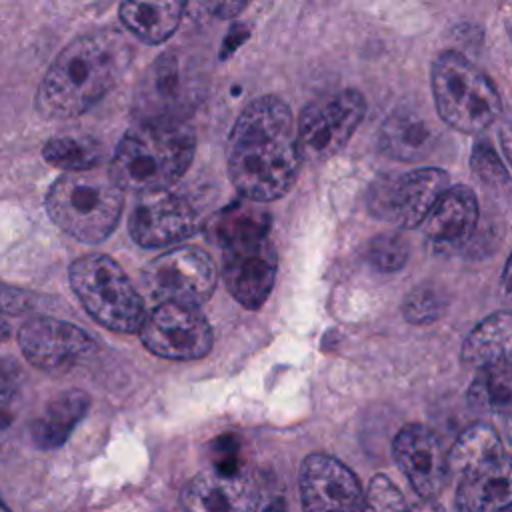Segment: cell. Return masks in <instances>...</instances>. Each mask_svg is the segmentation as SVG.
Segmentation results:
<instances>
[{
	"label": "cell",
	"mask_w": 512,
	"mask_h": 512,
	"mask_svg": "<svg viewBox=\"0 0 512 512\" xmlns=\"http://www.w3.org/2000/svg\"><path fill=\"white\" fill-rule=\"evenodd\" d=\"M508 512H512V508H510V510H508Z\"/></svg>",
	"instance_id": "cell-42"
},
{
	"label": "cell",
	"mask_w": 512,
	"mask_h": 512,
	"mask_svg": "<svg viewBox=\"0 0 512 512\" xmlns=\"http://www.w3.org/2000/svg\"><path fill=\"white\" fill-rule=\"evenodd\" d=\"M194 150L196 136L184 120H140L122 136L110 176L122 190H164L188 170Z\"/></svg>",
	"instance_id": "cell-3"
},
{
	"label": "cell",
	"mask_w": 512,
	"mask_h": 512,
	"mask_svg": "<svg viewBox=\"0 0 512 512\" xmlns=\"http://www.w3.org/2000/svg\"><path fill=\"white\" fill-rule=\"evenodd\" d=\"M448 174L440 168H418L394 180H384L372 192V210L400 228L424 222L440 196L448 190Z\"/></svg>",
	"instance_id": "cell-10"
},
{
	"label": "cell",
	"mask_w": 512,
	"mask_h": 512,
	"mask_svg": "<svg viewBox=\"0 0 512 512\" xmlns=\"http://www.w3.org/2000/svg\"><path fill=\"white\" fill-rule=\"evenodd\" d=\"M500 144H502V150L508 158V162L512 164V120H508L502 130H500Z\"/></svg>",
	"instance_id": "cell-36"
},
{
	"label": "cell",
	"mask_w": 512,
	"mask_h": 512,
	"mask_svg": "<svg viewBox=\"0 0 512 512\" xmlns=\"http://www.w3.org/2000/svg\"><path fill=\"white\" fill-rule=\"evenodd\" d=\"M34 306V296L0 282V314H24Z\"/></svg>",
	"instance_id": "cell-32"
},
{
	"label": "cell",
	"mask_w": 512,
	"mask_h": 512,
	"mask_svg": "<svg viewBox=\"0 0 512 512\" xmlns=\"http://www.w3.org/2000/svg\"><path fill=\"white\" fill-rule=\"evenodd\" d=\"M10 336V326L0 318V340H8Z\"/></svg>",
	"instance_id": "cell-38"
},
{
	"label": "cell",
	"mask_w": 512,
	"mask_h": 512,
	"mask_svg": "<svg viewBox=\"0 0 512 512\" xmlns=\"http://www.w3.org/2000/svg\"><path fill=\"white\" fill-rule=\"evenodd\" d=\"M248 2H250V0H216L214 12H216L220 18H232V16L240 14Z\"/></svg>",
	"instance_id": "cell-35"
},
{
	"label": "cell",
	"mask_w": 512,
	"mask_h": 512,
	"mask_svg": "<svg viewBox=\"0 0 512 512\" xmlns=\"http://www.w3.org/2000/svg\"><path fill=\"white\" fill-rule=\"evenodd\" d=\"M186 0H122L124 26L146 44L168 40L184 16Z\"/></svg>",
	"instance_id": "cell-21"
},
{
	"label": "cell",
	"mask_w": 512,
	"mask_h": 512,
	"mask_svg": "<svg viewBox=\"0 0 512 512\" xmlns=\"http://www.w3.org/2000/svg\"><path fill=\"white\" fill-rule=\"evenodd\" d=\"M20 382V370L14 362L0 358V386H12L16 388V384Z\"/></svg>",
	"instance_id": "cell-34"
},
{
	"label": "cell",
	"mask_w": 512,
	"mask_h": 512,
	"mask_svg": "<svg viewBox=\"0 0 512 512\" xmlns=\"http://www.w3.org/2000/svg\"><path fill=\"white\" fill-rule=\"evenodd\" d=\"M138 332L150 352L170 360H196L212 348L210 324L192 304L158 302Z\"/></svg>",
	"instance_id": "cell-9"
},
{
	"label": "cell",
	"mask_w": 512,
	"mask_h": 512,
	"mask_svg": "<svg viewBox=\"0 0 512 512\" xmlns=\"http://www.w3.org/2000/svg\"><path fill=\"white\" fill-rule=\"evenodd\" d=\"M302 158L292 112L280 98L262 96L236 118L228 138V174L244 198L270 202L284 196Z\"/></svg>",
	"instance_id": "cell-1"
},
{
	"label": "cell",
	"mask_w": 512,
	"mask_h": 512,
	"mask_svg": "<svg viewBox=\"0 0 512 512\" xmlns=\"http://www.w3.org/2000/svg\"><path fill=\"white\" fill-rule=\"evenodd\" d=\"M370 262L382 272H394L404 266L408 258V244L398 234H380L368 244Z\"/></svg>",
	"instance_id": "cell-29"
},
{
	"label": "cell",
	"mask_w": 512,
	"mask_h": 512,
	"mask_svg": "<svg viewBox=\"0 0 512 512\" xmlns=\"http://www.w3.org/2000/svg\"><path fill=\"white\" fill-rule=\"evenodd\" d=\"M90 398L82 390H66L50 400L46 410L32 422V440L36 446L50 450L66 442L74 426L88 412Z\"/></svg>",
	"instance_id": "cell-23"
},
{
	"label": "cell",
	"mask_w": 512,
	"mask_h": 512,
	"mask_svg": "<svg viewBox=\"0 0 512 512\" xmlns=\"http://www.w3.org/2000/svg\"><path fill=\"white\" fill-rule=\"evenodd\" d=\"M398 466L422 498H434L448 476V454L438 436L420 424L404 426L392 444Z\"/></svg>",
	"instance_id": "cell-15"
},
{
	"label": "cell",
	"mask_w": 512,
	"mask_h": 512,
	"mask_svg": "<svg viewBox=\"0 0 512 512\" xmlns=\"http://www.w3.org/2000/svg\"><path fill=\"white\" fill-rule=\"evenodd\" d=\"M198 226L194 206L180 194L164 190L142 192L130 214V234L144 248L182 242Z\"/></svg>",
	"instance_id": "cell-12"
},
{
	"label": "cell",
	"mask_w": 512,
	"mask_h": 512,
	"mask_svg": "<svg viewBox=\"0 0 512 512\" xmlns=\"http://www.w3.org/2000/svg\"><path fill=\"white\" fill-rule=\"evenodd\" d=\"M304 512H360L364 494L358 478L340 460L310 454L300 470Z\"/></svg>",
	"instance_id": "cell-14"
},
{
	"label": "cell",
	"mask_w": 512,
	"mask_h": 512,
	"mask_svg": "<svg viewBox=\"0 0 512 512\" xmlns=\"http://www.w3.org/2000/svg\"><path fill=\"white\" fill-rule=\"evenodd\" d=\"M144 286L158 302L198 306L216 286V264L196 246H180L154 258L144 270Z\"/></svg>",
	"instance_id": "cell-8"
},
{
	"label": "cell",
	"mask_w": 512,
	"mask_h": 512,
	"mask_svg": "<svg viewBox=\"0 0 512 512\" xmlns=\"http://www.w3.org/2000/svg\"><path fill=\"white\" fill-rule=\"evenodd\" d=\"M506 436H508V440H510V444H512V414L508 416V424H506Z\"/></svg>",
	"instance_id": "cell-40"
},
{
	"label": "cell",
	"mask_w": 512,
	"mask_h": 512,
	"mask_svg": "<svg viewBox=\"0 0 512 512\" xmlns=\"http://www.w3.org/2000/svg\"><path fill=\"white\" fill-rule=\"evenodd\" d=\"M70 284L102 326L116 332H136L144 322V302L124 270L104 254H86L70 268Z\"/></svg>",
	"instance_id": "cell-6"
},
{
	"label": "cell",
	"mask_w": 512,
	"mask_h": 512,
	"mask_svg": "<svg viewBox=\"0 0 512 512\" xmlns=\"http://www.w3.org/2000/svg\"><path fill=\"white\" fill-rule=\"evenodd\" d=\"M104 146L92 136H54L44 146V158L66 172L98 168L104 160Z\"/></svg>",
	"instance_id": "cell-25"
},
{
	"label": "cell",
	"mask_w": 512,
	"mask_h": 512,
	"mask_svg": "<svg viewBox=\"0 0 512 512\" xmlns=\"http://www.w3.org/2000/svg\"><path fill=\"white\" fill-rule=\"evenodd\" d=\"M462 362L480 370L512 362V312L484 318L462 344Z\"/></svg>",
	"instance_id": "cell-22"
},
{
	"label": "cell",
	"mask_w": 512,
	"mask_h": 512,
	"mask_svg": "<svg viewBox=\"0 0 512 512\" xmlns=\"http://www.w3.org/2000/svg\"><path fill=\"white\" fill-rule=\"evenodd\" d=\"M478 202L468 186L448 188L424 218V236L436 248L462 246L474 232Z\"/></svg>",
	"instance_id": "cell-18"
},
{
	"label": "cell",
	"mask_w": 512,
	"mask_h": 512,
	"mask_svg": "<svg viewBox=\"0 0 512 512\" xmlns=\"http://www.w3.org/2000/svg\"><path fill=\"white\" fill-rule=\"evenodd\" d=\"M18 412V394L12 386H0V432H4Z\"/></svg>",
	"instance_id": "cell-33"
},
{
	"label": "cell",
	"mask_w": 512,
	"mask_h": 512,
	"mask_svg": "<svg viewBox=\"0 0 512 512\" xmlns=\"http://www.w3.org/2000/svg\"><path fill=\"white\" fill-rule=\"evenodd\" d=\"M500 290H502V294H504L508 300H512V256L508 258V262H506V266H504Z\"/></svg>",
	"instance_id": "cell-37"
},
{
	"label": "cell",
	"mask_w": 512,
	"mask_h": 512,
	"mask_svg": "<svg viewBox=\"0 0 512 512\" xmlns=\"http://www.w3.org/2000/svg\"><path fill=\"white\" fill-rule=\"evenodd\" d=\"M468 400L476 408L512 412V362L476 370Z\"/></svg>",
	"instance_id": "cell-26"
},
{
	"label": "cell",
	"mask_w": 512,
	"mask_h": 512,
	"mask_svg": "<svg viewBox=\"0 0 512 512\" xmlns=\"http://www.w3.org/2000/svg\"><path fill=\"white\" fill-rule=\"evenodd\" d=\"M130 60V42L114 30L74 38L54 58L38 88V112L52 120L86 112L114 88Z\"/></svg>",
	"instance_id": "cell-2"
},
{
	"label": "cell",
	"mask_w": 512,
	"mask_h": 512,
	"mask_svg": "<svg viewBox=\"0 0 512 512\" xmlns=\"http://www.w3.org/2000/svg\"><path fill=\"white\" fill-rule=\"evenodd\" d=\"M172 54H162L144 78L140 92L142 120H184V74Z\"/></svg>",
	"instance_id": "cell-20"
},
{
	"label": "cell",
	"mask_w": 512,
	"mask_h": 512,
	"mask_svg": "<svg viewBox=\"0 0 512 512\" xmlns=\"http://www.w3.org/2000/svg\"><path fill=\"white\" fill-rule=\"evenodd\" d=\"M502 444L498 434L486 424H474L466 428L448 452V472L464 474L466 470L502 456Z\"/></svg>",
	"instance_id": "cell-24"
},
{
	"label": "cell",
	"mask_w": 512,
	"mask_h": 512,
	"mask_svg": "<svg viewBox=\"0 0 512 512\" xmlns=\"http://www.w3.org/2000/svg\"><path fill=\"white\" fill-rule=\"evenodd\" d=\"M438 116L464 134L488 128L502 110L492 80L458 52H442L430 72Z\"/></svg>",
	"instance_id": "cell-5"
},
{
	"label": "cell",
	"mask_w": 512,
	"mask_h": 512,
	"mask_svg": "<svg viewBox=\"0 0 512 512\" xmlns=\"http://www.w3.org/2000/svg\"><path fill=\"white\" fill-rule=\"evenodd\" d=\"M0 512H10V510H8V506H6V504H4V500H2V496H0Z\"/></svg>",
	"instance_id": "cell-41"
},
{
	"label": "cell",
	"mask_w": 512,
	"mask_h": 512,
	"mask_svg": "<svg viewBox=\"0 0 512 512\" xmlns=\"http://www.w3.org/2000/svg\"><path fill=\"white\" fill-rule=\"evenodd\" d=\"M448 300L434 284H422L408 292L402 304V314L412 324H428L442 316Z\"/></svg>",
	"instance_id": "cell-28"
},
{
	"label": "cell",
	"mask_w": 512,
	"mask_h": 512,
	"mask_svg": "<svg viewBox=\"0 0 512 512\" xmlns=\"http://www.w3.org/2000/svg\"><path fill=\"white\" fill-rule=\"evenodd\" d=\"M366 112L364 96L346 88L310 102L296 124L304 158L324 160L334 156L350 140Z\"/></svg>",
	"instance_id": "cell-7"
},
{
	"label": "cell",
	"mask_w": 512,
	"mask_h": 512,
	"mask_svg": "<svg viewBox=\"0 0 512 512\" xmlns=\"http://www.w3.org/2000/svg\"><path fill=\"white\" fill-rule=\"evenodd\" d=\"M46 208L54 224L80 242L96 244L112 234L122 212V188L98 168L66 172L48 192Z\"/></svg>",
	"instance_id": "cell-4"
},
{
	"label": "cell",
	"mask_w": 512,
	"mask_h": 512,
	"mask_svg": "<svg viewBox=\"0 0 512 512\" xmlns=\"http://www.w3.org/2000/svg\"><path fill=\"white\" fill-rule=\"evenodd\" d=\"M264 512H286V508L280 502H272Z\"/></svg>",
	"instance_id": "cell-39"
},
{
	"label": "cell",
	"mask_w": 512,
	"mask_h": 512,
	"mask_svg": "<svg viewBox=\"0 0 512 512\" xmlns=\"http://www.w3.org/2000/svg\"><path fill=\"white\" fill-rule=\"evenodd\" d=\"M378 140L384 154L402 162H416L432 152L438 130L424 114L398 108L384 120Z\"/></svg>",
	"instance_id": "cell-19"
},
{
	"label": "cell",
	"mask_w": 512,
	"mask_h": 512,
	"mask_svg": "<svg viewBox=\"0 0 512 512\" xmlns=\"http://www.w3.org/2000/svg\"><path fill=\"white\" fill-rule=\"evenodd\" d=\"M268 224L270 220L264 212L252 208H230L214 224V236L220 246H224L240 238L264 236L268 234Z\"/></svg>",
	"instance_id": "cell-27"
},
{
	"label": "cell",
	"mask_w": 512,
	"mask_h": 512,
	"mask_svg": "<svg viewBox=\"0 0 512 512\" xmlns=\"http://www.w3.org/2000/svg\"><path fill=\"white\" fill-rule=\"evenodd\" d=\"M224 248V280L232 296L246 308H260L276 278L278 256L264 236H248L228 242Z\"/></svg>",
	"instance_id": "cell-11"
},
{
	"label": "cell",
	"mask_w": 512,
	"mask_h": 512,
	"mask_svg": "<svg viewBox=\"0 0 512 512\" xmlns=\"http://www.w3.org/2000/svg\"><path fill=\"white\" fill-rule=\"evenodd\" d=\"M258 488L244 472L210 468L198 472L182 490L184 512H254Z\"/></svg>",
	"instance_id": "cell-16"
},
{
	"label": "cell",
	"mask_w": 512,
	"mask_h": 512,
	"mask_svg": "<svg viewBox=\"0 0 512 512\" xmlns=\"http://www.w3.org/2000/svg\"><path fill=\"white\" fill-rule=\"evenodd\" d=\"M460 512H508L512 508V458L498 456L460 474Z\"/></svg>",
	"instance_id": "cell-17"
},
{
	"label": "cell",
	"mask_w": 512,
	"mask_h": 512,
	"mask_svg": "<svg viewBox=\"0 0 512 512\" xmlns=\"http://www.w3.org/2000/svg\"><path fill=\"white\" fill-rule=\"evenodd\" d=\"M20 348L30 364L46 372H66L94 352L92 338L56 318H34L20 328Z\"/></svg>",
	"instance_id": "cell-13"
},
{
	"label": "cell",
	"mask_w": 512,
	"mask_h": 512,
	"mask_svg": "<svg viewBox=\"0 0 512 512\" xmlns=\"http://www.w3.org/2000/svg\"><path fill=\"white\" fill-rule=\"evenodd\" d=\"M360 512H408V506L386 476H376L368 486Z\"/></svg>",
	"instance_id": "cell-30"
},
{
	"label": "cell",
	"mask_w": 512,
	"mask_h": 512,
	"mask_svg": "<svg viewBox=\"0 0 512 512\" xmlns=\"http://www.w3.org/2000/svg\"><path fill=\"white\" fill-rule=\"evenodd\" d=\"M470 166H472V172L476 174V178L490 186L508 182L506 166L502 164V160L498 158L496 150L492 148V144L488 140L474 144L472 156H470Z\"/></svg>",
	"instance_id": "cell-31"
}]
</instances>
